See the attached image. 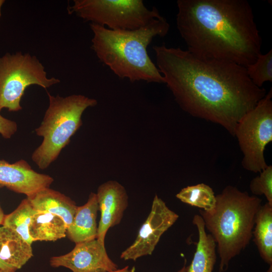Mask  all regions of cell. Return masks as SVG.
Returning <instances> with one entry per match:
<instances>
[{"mask_svg": "<svg viewBox=\"0 0 272 272\" xmlns=\"http://www.w3.org/2000/svg\"><path fill=\"white\" fill-rule=\"evenodd\" d=\"M32 256L31 244L10 228L0 226V260L18 270Z\"/></svg>", "mask_w": 272, "mask_h": 272, "instance_id": "obj_15", "label": "cell"}, {"mask_svg": "<svg viewBox=\"0 0 272 272\" xmlns=\"http://www.w3.org/2000/svg\"><path fill=\"white\" fill-rule=\"evenodd\" d=\"M17 123L5 118L0 113V134L5 139H10L17 131Z\"/></svg>", "mask_w": 272, "mask_h": 272, "instance_id": "obj_23", "label": "cell"}, {"mask_svg": "<svg viewBox=\"0 0 272 272\" xmlns=\"http://www.w3.org/2000/svg\"><path fill=\"white\" fill-rule=\"evenodd\" d=\"M27 198L35 210L46 211L59 216L67 228L72 224L77 206L69 197L48 187Z\"/></svg>", "mask_w": 272, "mask_h": 272, "instance_id": "obj_14", "label": "cell"}, {"mask_svg": "<svg viewBox=\"0 0 272 272\" xmlns=\"http://www.w3.org/2000/svg\"><path fill=\"white\" fill-rule=\"evenodd\" d=\"M99 207L97 195L91 192L86 203L77 206L66 235L75 244L97 239V217Z\"/></svg>", "mask_w": 272, "mask_h": 272, "instance_id": "obj_13", "label": "cell"}, {"mask_svg": "<svg viewBox=\"0 0 272 272\" xmlns=\"http://www.w3.org/2000/svg\"><path fill=\"white\" fill-rule=\"evenodd\" d=\"M53 267L67 268L73 272L112 271L118 265L108 256L105 244L97 239L76 244L69 252L53 256L49 260Z\"/></svg>", "mask_w": 272, "mask_h": 272, "instance_id": "obj_10", "label": "cell"}, {"mask_svg": "<svg viewBox=\"0 0 272 272\" xmlns=\"http://www.w3.org/2000/svg\"><path fill=\"white\" fill-rule=\"evenodd\" d=\"M67 230L66 223L59 216L34 209L29 225V234L33 242L56 241L66 237Z\"/></svg>", "mask_w": 272, "mask_h": 272, "instance_id": "obj_17", "label": "cell"}, {"mask_svg": "<svg viewBox=\"0 0 272 272\" xmlns=\"http://www.w3.org/2000/svg\"><path fill=\"white\" fill-rule=\"evenodd\" d=\"M252 237L261 258L272 264V205L267 202L257 213Z\"/></svg>", "mask_w": 272, "mask_h": 272, "instance_id": "obj_18", "label": "cell"}, {"mask_svg": "<svg viewBox=\"0 0 272 272\" xmlns=\"http://www.w3.org/2000/svg\"><path fill=\"white\" fill-rule=\"evenodd\" d=\"M247 75L257 87H262L265 82H272V50L266 53H260L256 61L246 67Z\"/></svg>", "mask_w": 272, "mask_h": 272, "instance_id": "obj_21", "label": "cell"}, {"mask_svg": "<svg viewBox=\"0 0 272 272\" xmlns=\"http://www.w3.org/2000/svg\"><path fill=\"white\" fill-rule=\"evenodd\" d=\"M90 26L93 33L92 49L118 78L131 82L164 83L147 51L154 37H164L169 32L170 25L164 17L133 30H113L94 23Z\"/></svg>", "mask_w": 272, "mask_h": 272, "instance_id": "obj_3", "label": "cell"}, {"mask_svg": "<svg viewBox=\"0 0 272 272\" xmlns=\"http://www.w3.org/2000/svg\"><path fill=\"white\" fill-rule=\"evenodd\" d=\"M70 14L113 30H133L161 17L158 9H148L142 0H74Z\"/></svg>", "mask_w": 272, "mask_h": 272, "instance_id": "obj_6", "label": "cell"}, {"mask_svg": "<svg viewBox=\"0 0 272 272\" xmlns=\"http://www.w3.org/2000/svg\"><path fill=\"white\" fill-rule=\"evenodd\" d=\"M176 25L189 51L247 67L261 38L246 0H178Z\"/></svg>", "mask_w": 272, "mask_h": 272, "instance_id": "obj_2", "label": "cell"}, {"mask_svg": "<svg viewBox=\"0 0 272 272\" xmlns=\"http://www.w3.org/2000/svg\"><path fill=\"white\" fill-rule=\"evenodd\" d=\"M249 188L255 196L264 195L267 202L272 205V166L267 167L250 182Z\"/></svg>", "mask_w": 272, "mask_h": 272, "instance_id": "obj_22", "label": "cell"}, {"mask_svg": "<svg viewBox=\"0 0 272 272\" xmlns=\"http://www.w3.org/2000/svg\"><path fill=\"white\" fill-rule=\"evenodd\" d=\"M192 223L198 231V240L193 259L186 272H213L216 262V244L210 234L206 231L203 220L200 215H195Z\"/></svg>", "mask_w": 272, "mask_h": 272, "instance_id": "obj_16", "label": "cell"}, {"mask_svg": "<svg viewBox=\"0 0 272 272\" xmlns=\"http://www.w3.org/2000/svg\"><path fill=\"white\" fill-rule=\"evenodd\" d=\"M176 197L185 203L205 211L213 210L216 203V195L213 189L202 183L182 188Z\"/></svg>", "mask_w": 272, "mask_h": 272, "instance_id": "obj_19", "label": "cell"}, {"mask_svg": "<svg viewBox=\"0 0 272 272\" xmlns=\"http://www.w3.org/2000/svg\"><path fill=\"white\" fill-rule=\"evenodd\" d=\"M5 2V1L4 0H0V18L1 16V9Z\"/></svg>", "mask_w": 272, "mask_h": 272, "instance_id": "obj_28", "label": "cell"}, {"mask_svg": "<svg viewBox=\"0 0 272 272\" xmlns=\"http://www.w3.org/2000/svg\"><path fill=\"white\" fill-rule=\"evenodd\" d=\"M98 272H136V270L134 267L130 268L128 266H126L122 268L117 269L112 271H101Z\"/></svg>", "mask_w": 272, "mask_h": 272, "instance_id": "obj_24", "label": "cell"}, {"mask_svg": "<svg viewBox=\"0 0 272 272\" xmlns=\"http://www.w3.org/2000/svg\"><path fill=\"white\" fill-rule=\"evenodd\" d=\"M178 218V215L156 194L149 214L140 228L136 239L121 252L120 258L135 261L143 256L152 255L162 235Z\"/></svg>", "mask_w": 272, "mask_h": 272, "instance_id": "obj_9", "label": "cell"}, {"mask_svg": "<svg viewBox=\"0 0 272 272\" xmlns=\"http://www.w3.org/2000/svg\"><path fill=\"white\" fill-rule=\"evenodd\" d=\"M53 181L50 176L34 170L25 160L10 163L0 159V185L27 197L49 187Z\"/></svg>", "mask_w": 272, "mask_h": 272, "instance_id": "obj_12", "label": "cell"}, {"mask_svg": "<svg viewBox=\"0 0 272 272\" xmlns=\"http://www.w3.org/2000/svg\"><path fill=\"white\" fill-rule=\"evenodd\" d=\"M185 263L184 265V266L182 267L181 269H180L178 272H186V267L185 266Z\"/></svg>", "mask_w": 272, "mask_h": 272, "instance_id": "obj_27", "label": "cell"}, {"mask_svg": "<svg viewBox=\"0 0 272 272\" xmlns=\"http://www.w3.org/2000/svg\"><path fill=\"white\" fill-rule=\"evenodd\" d=\"M0 272H9V271H8L7 270H4L3 269L0 268Z\"/></svg>", "mask_w": 272, "mask_h": 272, "instance_id": "obj_30", "label": "cell"}, {"mask_svg": "<svg viewBox=\"0 0 272 272\" xmlns=\"http://www.w3.org/2000/svg\"><path fill=\"white\" fill-rule=\"evenodd\" d=\"M96 194L100 212L97 239L105 244L107 231L121 222L128 206V197L124 186L115 180L101 184Z\"/></svg>", "mask_w": 272, "mask_h": 272, "instance_id": "obj_11", "label": "cell"}, {"mask_svg": "<svg viewBox=\"0 0 272 272\" xmlns=\"http://www.w3.org/2000/svg\"><path fill=\"white\" fill-rule=\"evenodd\" d=\"M59 83L57 78L47 77L35 56L21 52L7 53L0 57V112L4 108L11 112L21 110V100L30 85L46 89Z\"/></svg>", "mask_w": 272, "mask_h": 272, "instance_id": "obj_7", "label": "cell"}, {"mask_svg": "<svg viewBox=\"0 0 272 272\" xmlns=\"http://www.w3.org/2000/svg\"><path fill=\"white\" fill-rule=\"evenodd\" d=\"M265 272H272V264L269 265V267Z\"/></svg>", "mask_w": 272, "mask_h": 272, "instance_id": "obj_29", "label": "cell"}, {"mask_svg": "<svg viewBox=\"0 0 272 272\" xmlns=\"http://www.w3.org/2000/svg\"><path fill=\"white\" fill-rule=\"evenodd\" d=\"M0 268L9 272H15L17 270L14 267L3 262L1 260H0Z\"/></svg>", "mask_w": 272, "mask_h": 272, "instance_id": "obj_25", "label": "cell"}, {"mask_svg": "<svg viewBox=\"0 0 272 272\" xmlns=\"http://www.w3.org/2000/svg\"><path fill=\"white\" fill-rule=\"evenodd\" d=\"M153 49L156 66L180 107L233 137L238 122L267 93L252 83L243 66L165 44Z\"/></svg>", "mask_w": 272, "mask_h": 272, "instance_id": "obj_1", "label": "cell"}, {"mask_svg": "<svg viewBox=\"0 0 272 272\" xmlns=\"http://www.w3.org/2000/svg\"><path fill=\"white\" fill-rule=\"evenodd\" d=\"M215 208L199 210L206 229L215 241L220 257L219 271H226L232 258L249 243L261 199L228 185L216 195Z\"/></svg>", "mask_w": 272, "mask_h": 272, "instance_id": "obj_4", "label": "cell"}, {"mask_svg": "<svg viewBox=\"0 0 272 272\" xmlns=\"http://www.w3.org/2000/svg\"><path fill=\"white\" fill-rule=\"evenodd\" d=\"M49 105L40 125L35 129L43 141L32 154V161L40 169H45L59 155L70 142L71 138L81 125L82 115L88 107L97 101L83 95L62 97L47 92Z\"/></svg>", "mask_w": 272, "mask_h": 272, "instance_id": "obj_5", "label": "cell"}, {"mask_svg": "<svg viewBox=\"0 0 272 272\" xmlns=\"http://www.w3.org/2000/svg\"><path fill=\"white\" fill-rule=\"evenodd\" d=\"M272 89L237 123L236 137L243 154V167L260 173L267 165L264 157L266 145L272 141Z\"/></svg>", "mask_w": 272, "mask_h": 272, "instance_id": "obj_8", "label": "cell"}, {"mask_svg": "<svg viewBox=\"0 0 272 272\" xmlns=\"http://www.w3.org/2000/svg\"><path fill=\"white\" fill-rule=\"evenodd\" d=\"M3 187L0 185V188ZM5 214L0 205V225H2L5 217Z\"/></svg>", "mask_w": 272, "mask_h": 272, "instance_id": "obj_26", "label": "cell"}, {"mask_svg": "<svg viewBox=\"0 0 272 272\" xmlns=\"http://www.w3.org/2000/svg\"><path fill=\"white\" fill-rule=\"evenodd\" d=\"M34 209L26 198L10 214L5 215L2 225L18 234L31 245L33 240L29 234V225Z\"/></svg>", "mask_w": 272, "mask_h": 272, "instance_id": "obj_20", "label": "cell"}]
</instances>
